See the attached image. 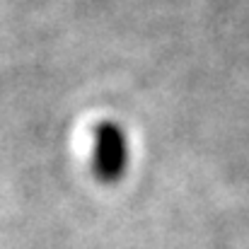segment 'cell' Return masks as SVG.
I'll return each mask as SVG.
<instances>
[{
  "label": "cell",
  "mask_w": 249,
  "mask_h": 249,
  "mask_svg": "<svg viewBox=\"0 0 249 249\" xmlns=\"http://www.w3.org/2000/svg\"><path fill=\"white\" fill-rule=\"evenodd\" d=\"M131 165V138L114 119H102L92 126L89 169L102 184H116Z\"/></svg>",
  "instance_id": "cell-1"
}]
</instances>
